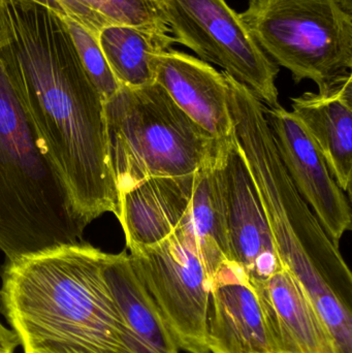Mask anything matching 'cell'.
Here are the masks:
<instances>
[{"instance_id": "obj_17", "label": "cell", "mask_w": 352, "mask_h": 353, "mask_svg": "<svg viewBox=\"0 0 352 353\" xmlns=\"http://www.w3.org/2000/svg\"><path fill=\"white\" fill-rule=\"evenodd\" d=\"M217 157L196 172L191 201L181 221L194 236L213 277L221 265L231 261Z\"/></svg>"}, {"instance_id": "obj_23", "label": "cell", "mask_w": 352, "mask_h": 353, "mask_svg": "<svg viewBox=\"0 0 352 353\" xmlns=\"http://www.w3.org/2000/svg\"><path fill=\"white\" fill-rule=\"evenodd\" d=\"M6 43H8V37H6V30H4L3 26L0 22V52L6 47Z\"/></svg>"}, {"instance_id": "obj_25", "label": "cell", "mask_w": 352, "mask_h": 353, "mask_svg": "<svg viewBox=\"0 0 352 353\" xmlns=\"http://www.w3.org/2000/svg\"><path fill=\"white\" fill-rule=\"evenodd\" d=\"M272 1H276V0H249V6H262Z\"/></svg>"}, {"instance_id": "obj_3", "label": "cell", "mask_w": 352, "mask_h": 353, "mask_svg": "<svg viewBox=\"0 0 352 353\" xmlns=\"http://www.w3.org/2000/svg\"><path fill=\"white\" fill-rule=\"evenodd\" d=\"M235 134L264 205L275 250L330 331L352 353V274L281 163L265 103L225 72Z\"/></svg>"}, {"instance_id": "obj_15", "label": "cell", "mask_w": 352, "mask_h": 353, "mask_svg": "<svg viewBox=\"0 0 352 353\" xmlns=\"http://www.w3.org/2000/svg\"><path fill=\"white\" fill-rule=\"evenodd\" d=\"M194 176H155L120 193L116 217L128 250L154 246L179 228L191 201Z\"/></svg>"}, {"instance_id": "obj_21", "label": "cell", "mask_w": 352, "mask_h": 353, "mask_svg": "<svg viewBox=\"0 0 352 353\" xmlns=\"http://www.w3.org/2000/svg\"><path fill=\"white\" fill-rule=\"evenodd\" d=\"M18 347H20L18 338L0 319V353H16Z\"/></svg>"}, {"instance_id": "obj_8", "label": "cell", "mask_w": 352, "mask_h": 353, "mask_svg": "<svg viewBox=\"0 0 352 353\" xmlns=\"http://www.w3.org/2000/svg\"><path fill=\"white\" fill-rule=\"evenodd\" d=\"M128 254L179 350L210 353L207 336L213 275L189 230L180 223L163 242Z\"/></svg>"}, {"instance_id": "obj_11", "label": "cell", "mask_w": 352, "mask_h": 353, "mask_svg": "<svg viewBox=\"0 0 352 353\" xmlns=\"http://www.w3.org/2000/svg\"><path fill=\"white\" fill-rule=\"evenodd\" d=\"M207 341L212 353H277L258 292L233 261L213 277Z\"/></svg>"}, {"instance_id": "obj_5", "label": "cell", "mask_w": 352, "mask_h": 353, "mask_svg": "<svg viewBox=\"0 0 352 353\" xmlns=\"http://www.w3.org/2000/svg\"><path fill=\"white\" fill-rule=\"evenodd\" d=\"M110 163L118 192L155 176L194 175L218 155L217 142L157 84L120 86L105 101Z\"/></svg>"}, {"instance_id": "obj_22", "label": "cell", "mask_w": 352, "mask_h": 353, "mask_svg": "<svg viewBox=\"0 0 352 353\" xmlns=\"http://www.w3.org/2000/svg\"><path fill=\"white\" fill-rule=\"evenodd\" d=\"M124 346L123 352L120 353H155L147 347L142 341L134 337L130 330L126 327L125 336H124Z\"/></svg>"}, {"instance_id": "obj_18", "label": "cell", "mask_w": 352, "mask_h": 353, "mask_svg": "<svg viewBox=\"0 0 352 353\" xmlns=\"http://www.w3.org/2000/svg\"><path fill=\"white\" fill-rule=\"evenodd\" d=\"M97 41L116 80L128 88L155 83L157 59L175 43L169 33L134 26L107 27Z\"/></svg>"}, {"instance_id": "obj_13", "label": "cell", "mask_w": 352, "mask_h": 353, "mask_svg": "<svg viewBox=\"0 0 352 353\" xmlns=\"http://www.w3.org/2000/svg\"><path fill=\"white\" fill-rule=\"evenodd\" d=\"M291 111L324 157L337 184L351 193L352 179L351 72L291 99Z\"/></svg>"}, {"instance_id": "obj_20", "label": "cell", "mask_w": 352, "mask_h": 353, "mask_svg": "<svg viewBox=\"0 0 352 353\" xmlns=\"http://www.w3.org/2000/svg\"><path fill=\"white\" fill-rule=\"evenodd\" d=\"M62 18L68 25V30L74 39V45H76L87 74H89L91 80L99 89L103 99H105V101H107L117 92L120 85L114 77L101 48H99V41L91 37L82 27L79 26L70 19L65 18L64 16H62Z\"/></svg>"}, {"instance_id": "obj_2", "label": "cell", "mask_w": 352, "mask_h": 353, "mask_svg": "<svg viewBox=\"0 0 352 353\" xmlns=\"http://www.w3.org/2000/svg\"><path fill=\"white\" fill-rule=\"evenodd\" d=\"M110 253L62 245L6 261L0 313L23 353H120L126 325L105 277Z\"/></svg>"}, {"instance_id": "obj_4", "label": "cell", "mask_w": 352, "mask_h": 353, "mask_svg": "<svg viewBox=\"0 0 352 353\" xmlns=\"http://www.w3.org/2000/svg\"><path fill=\"white\" fill-rule=\"evenodd\" d=\"M86 228L0 56V251L12 261L80 244Z\"/></svg>"}, {"instance_id": "obj_19", "label": "cell", "mask_w": 352, "mask_h": 353, "mask_svg": "<svg viewBox=\"0 0 352 353\" xmlns=\"http://www.w3.org/2000/svg\"><path fill=\"white\" fill-rule=\"evenodd\" d=\"M95 39L110 26H134L171 33L158 0H45Z\"/></svg>"}, {"instance_id": "obj_16", "label": "cell", "mask_w": 352, "mask_h": 353, "mask_svg": "<svg viewBox=\"0 0 352 353\" xmlns=\"http://www.w3.org/2000/svg\"><path fill=\"white\" fill-rule=\"evenodd\" d=\"M105 277L130 333L155 353H180L156 304L136 275L126 251L112 254Z\"/></svg>"}, {"instance_id": "obj_14", "label": "cell", "mask_w": 352, "mask_h": 353, "mask_svg": "<svg viewBox=\"0 0 352 353\" xmlns=\"http://www.w3.org/2000/svg\"><path fill=\"white\" fill-rule=\"evenodd\" d=\"M252 285L277 353H340L303 288L285 268Z\"/></svg>"}, {"instance_id": "obj_24", "label": "cell", "mask_w": 352, "mask_h": 353, "mask_svg": "<svg viewBox=\"0 0 352 353\" xmlns=\"http://www.w3.org/2000/svg\"><path fill=\"white\" fill-rule=\"evenodd\" d=\"M336 1L342 6L343 10L352 14V0H336Z\"/></svg>"}, {"instance_id": "obj_10", "label": "cell", "mask_w": 352, "mask_h": 353, "mask_svg": "<svg viewBox=\"0 0 352 353\" xmlns=\"http://www.w3.org/2000/svg\"><path fill=\"white\" fill-rule=\"evenodd\" d=\"M265 114L281 163L293 186L311 208L333 242L339 245L352 228L346 193L337 184L320 149L303 124L280 105L267 107Z\"/></svg>"}, {"instance_id": "obj_6", "label": "cell", "mask_w": 352, "mask_h": 353, "mask_svg": "<svg viewBox=\"0 0 352 353\" xmlns=\"http://www.w3.org/2000/svg\"><path fill=\"white\" fill-rule=\"evenodd\" d=\"M262 51L297 83L351 72L352 14L336 0H276L240 14Z\"/></svg>"}, {"instance_id": "obj_12", "label": "cell", "mask_w": 352, "mask_h": 353, "mask_svg": "<svg viewBox=\"0 0 352 353\" xmlns=\"http://www.w3.org/2000/svg\"><path fill=\"white\" fill-rule=\"evenodd\" d=\"M155 83L217 142L233 136L235 126L225 72L198 57L171 49L157 59Z\"/></svg>"}, {"instance_id": "obj_1", "label": "cell", "mask_w": 352, "mask_h": 353, "mask_svg": "<svg viewBox=\"0 0 352 353\" xmlns=\"http://www.w3.org/2000/svg\"><path fill=\"white\" fill-rule=\"evenodd\" d=\"M8 65L37 137L84 225L117 216L105 99L60 12L45 0H0Z\"/></svg>"}, {"instance_id": "obj_9", "label": "cell", "mask_w": 352, "mask_h": 353, "mask_svg": "<svg viewBox=\"0 0 352 353\" xmlns=\"http://www.w3.org/2000/svg\"><path fill=\"white\" fill-rule=\"evenodd\" d=\"M217 172L222 192L229 252L252 284L282 269L256 183L235 132L221 143Z\"/></svg>"}, {"instance_id": "obj_7", "label": "cell", "mask_w": 352, "mask_h": 353, "mask_svg": "<svg viewBox=\"0 0 352 353\" xmlns=\"http://www.w3.org/2000/svg\"><path fill=\"white\" fill-rule=\"evenodd\" d=\"M175 43L220 66L267 107H277L279 66L262 51L240 14L225 0H158Z\"/></svg>"}]
</instances>
